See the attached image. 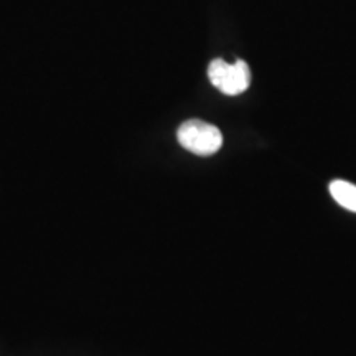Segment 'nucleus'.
<instances>
[{
  "label": "nucleus",
  "mask_w": 356,
  "mask_h": 356,
  "mask_svg": "<svg viewBox=\"0 0 356 356\" xmlns=\"http://www.w3.org/2000/svg\"><path fill=\"white\" fill-rule=\"evenodd\" d=\"M177 139L185 150L200 157L216 154L222 145L220 129L200 119H190L181 124L177 131Z\"/></svg>",
  "instance_id": "1"
},
{
  "label": "nucleus",
  "mask_w": 356,
  "mask_h": 356,
  "mask_svg": "<svg viewBox=\"0 0 356 356\" xmlns=\"http://www.w3.org/2000/svg\"><path fill=\"white\" fill-rule=\"evenodd\" d=\"M208 78L213 86L226 96H238L246 91L251 84V70L246 61L238 60L233 65L221 58L213 60L208 66Z\"/></svg>",
  "instance_id": "2"
},
{
  "label": "nucleus",
  "mask_w": 356,
  "mask_h": 356,
  "mask_svg": "<svg viewBox=\"0 0 356 356\" xmlns=\"http://www.w3.org/2000/svg\"><path fill=\"white\" fill-rule=\"evenodd\" d=\"M330 193L340 207L356 213V185L345 180H335L330 184Z\"/></svg>",
  "instance_id": "3"
}]
</instances>
